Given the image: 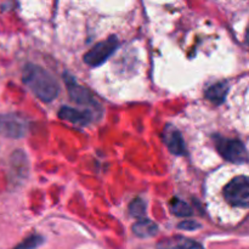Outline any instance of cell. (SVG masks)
Returning a JSON list of instances; mask_svg holds the SVG:
<instances>
[{"label":"cell","mask_w":249,"mask_h":249,"mask_svg":"<svg viewBox=\"0 0 249 249\" xmlns=\"http://www.w3.org/2000/svg\"><path fill=\"white\" fill-rule=\"evenodd\" d=\"M23 82L31 91L44 102H51L60 92V85L53 75L44 68L32 63L24 67Z\"/></svg>","instance_id":"cell-1"},{"label":"cell","mask_w":249,"mask_h":249,"mask_svg":"<svg viewBox=\"0 0 249 249\" xmlns=\"http://www.w3.org/2000/svg\"><path fill=\"white\" fill-rule=\"evenodd\" d=\"M224 197L235 207L248 208L249 204V180L247 177H237L231 180L224 189Z\"/></svg>","instance_id":"cell-2"},{"label":"cell","mask_w":249,"mask_h":249,"mask_svg":"<svg viewBox=\"0 0 249 249\" xmlns=\"http://www.w3.org/2000/svg\"><path fill=\"white\" fill-rule=\"evenodd\" d=\"M229 91L228 82H219L211 85L206 90V97L214 105H220L225 101V97Z\"/></svg>","instance_id":"cell-10"},{"label":"cell","mask_w":249,"mask_h":249,"mask_svg":"<svg viewBox=\"0 0 249 249\" xmlns=\"http://www.w3.org/2000/svg\"><path fill=\"white\" fill-rule=\"evenodd\" d=\"M129 212L131 216L136 219H145L146 214V204L141 198H135L129 206Z\"/></svg>","instance_id":"cell-13"},{"label":"cell","mask_w":249,"mask_h":249,"mask_svg":"<svg viewBox=\"0 0 249 249\" xmlns=\"http://www.w3.org/2000/svg\"><path fill=\"white\" fill-rule=\"evenodd\" d=\"M163 142L167 145L168 150L175 156H184L186 155V146H185L184 139H182L181 133L175 128L174 125L168 124L164 128L162 134Z\"/></svg>","instance_id":"cell-7"},{"label":"cell","mask_w":249,"mask_h":249,"mask_svg":"<svg viewBox=\"0 0 249 249\" xmlns=\"http://www.w3.org/2000/svg\"><path fill=\"white\" fill-rule=\"evenodd\" d=\"M66 80V84H67L68 92L71 95V99L74 102H77L78 105H83V106H89V108H96L99 111H101L100 106L97 105L96 100L94 99V96L91 95V92L87 89L85 87L78 84L75 82L74 77L70 74V73L66 72L63 74Z\"/></svg>","instance_id":"cell-6"},{"label":"cell","mask_w":249,"mask_h":249,"mask_svg":"<svg viewBox=\"0 0 249 249\" xmlns=\"http://www.w3.org/2000/svg\"><path fill=\"white\" fill-rule=\"evenodd\" d=\"M201 228L198 223L196 221H191V220H186V221H182L178 225V229H181V230H186V231H194L197 230V229Z\"/></svg>","instance_id":"cell-15"},{"label":"cell","mask_w":249,"mask_h":249,"mask_svg":"<svg viewBox=\"0 0 249 249\" xmlns=\"http://www.w3.org/2000/svg\"><path fill=\"white\" fill-rule=\"evenodd\" d=\"M44 238L39 235H31L26 240L22 241L15 249H36L39 246L43 245Z\"/></svg>","instance_id":"cell-14"},{"label":"cell","mask_w":249,"mask_h":249,"mask_svg":"<svg viewBox=\"0 0 249 249\" xmlns=\"http://www.w3.org/2000/svg\"><path fill=\"white\" fill-rule=\"evenodd\" d=\"M119 41L117 36H109L108 39L104 41H100L96 45L92 46L89 51L84 55L83 60L87 65L91 66V67H97L101 66L102 63L106 62L114 51L118 49Z\"/></svg>","instance_id":"cell-4"},{"label":"cell","mask_w":249,"mask_h":249,"mask_svg":"<svg viewBox=\"0 0 249 249\" xmlns=\"http://www.w3.org/2000/svg\"><path fill=\"white\" fill-rule=\"evenodd\" d=\"M28 130L26 118L16 113L0 114V135L10 139L23 138Z\"/></svg>","instance_id":"cell-5"},{"label":"cell","mask_w":249,"mask_h":249,"mask_svg":"<svg viewBox=\"0 0 249 249\" xmlns=\"http://www.w3.org/2000/svg\"><path fill=\"white\" fill-rule=\"evenodd\" d=\"M170 212L177 216H191L192 215V208L186 203V202L181 201L179 198H173L170 201Z\"/></svg>","instance_id":"cell-12"},{"label":"cell","mask_w":249,"mask_h":249,"mask_svg":"<svg viewBox=\"0 0 249 249\" xmlns=\"http://www.w3.org/2000/svg\"><path fill=\"white\" fill-rule=\"evenodd\" d=\"M157 249H204L201 243L184 237V236H172L160 240L157 243Z\"/></svg>","instance_id":"cell-9"},{"label":"cell","mask_w":249,"mask_h":249,"mask_svg":"<svg viewBox=\"0 0 249 249\" xmlns=\"http://www.w3.org/2000/svg\"><path fill=\"white\" fill-rule=\"evenodd\" d=\"M58 117L61 119H65V121L74 124V125L84 126L94 121L95 112H92L91 109L80 111V109L71 108V107H62L58 111Z\"/></svg>","instance_id":"cell-8"},{"label":"cell","mask_w":249,"mask_h":249,"mask_svg":"<svg viewBox=\"0 0 249 249\" xmlns=\"http://www.w3.org/2000/svg\"><path fill=\"white\" fill-rule=\"evenodd\" d=\"M214 141H215V146L219 152H220V155L225 160H228L229 162L242 164V163H246L248 160L247 148L245 147V145L240 140L215 136Z\"/></svg>","instance_id":"cell-3"},{"label":"cell","mask_w":249,"mask_h":249,"mask_svg":"<svg viewBox=\"0 0 249 249\" xmlns=\"http://www.w3.org/2000/svg\"><path fill=\"white\" fill-rule=\"evenodd\" d=\"M131 230H133V232L138 237L148 238L152 237V236H155L158 232V226L157 224L153 223L150 219H141L138 223L134 224Z\"/></svg>","instance_id":"cell-11"}]
</instances>
